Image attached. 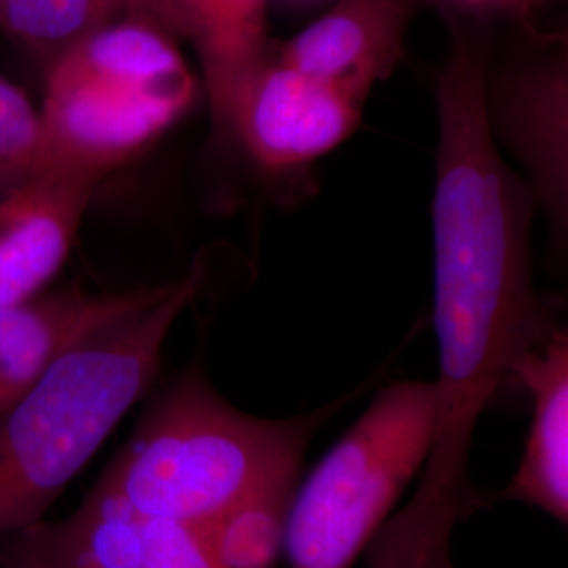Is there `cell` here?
<instances>
[{
    "instance_id": "15",
    "label": "cell",
    "mask_w": 568,
    "mask_h": 568,
    "mask_svg": "<svg viewBox=\"0 0 568 568\" xmlns=\"http://www.w3.org/2000/svg\"><path fill=\"white\" fill-rule=\"evenodd\" d=\"M295 493L272 495L232 511L204 530L215 558L227 568H272L284 546Z\"/></svg>"
},
{
    "instance_id": "9",
    "label": "cell",
    "mask_w": 568,
    "mask_h": 568,
    "mask_svg": "<svg viewBox=\"0 0 568 568\" xmlns=\"http://www.w3.org/2000/svg\"><path fill=\"white\" fill-rule=\"evenodd\" d=\"M429 0H337L272 55L365 102L406 58V32Z\"/></svg>"
},
{
    "instance_id": "11",
    "label": "cell",
    "mask_w": 568,
    "mask_h": 568,
    "mask_svg": "<svg viewBox=\"0 0 568 568\" xmlns=\"http://www.w3.org/2000/svg\"><path fill=\"white\" fill-rule=\"evenodd\" d=\"M148 288L91 293L72 286L0 310V410L65 349L140 304Z\"/></svg>"
},
{
    "instance_id": "1",
    "label": "cell",
    "mask_w": 568,
    "mask_h": 568,
    "mask_svg": "<svg viewBox=\"0 0 568 568\" xmlns=\"http://www.w3.org/2000/svg\"><path fill=\"white\" fill-rule=\"evenodd\" d=\"M448 58L438 77L434 224L436 410L480 419L528 349L556 331L530 283V220L539 203L495 142L487 114L493 51L485 13L443 2Z\"/></svg>"
},
{
    "instance_id": "17",
    "label": "cell",
    "mask_w": 568,
    "mask_h": 568,
    "mask_svg": "<svg viewBox=\"0 0 568 568\" xmlns=\"http://www.w3.org/2000/svg\"><path fill=\"white\" fill-rule=\"evenodd\" d=\"M453 7L467 9V11H478L490 16L493 9H514V7H525L528 0H443Z\"/></svg>"
},
{
    "instance_id": "6",
    "label": "cell",
    "mask_w": 568,
    "mask_h": 568,
    "mask_svg": "<svg viewBox=\"0 0 568 568\" xmlns=\"http://www.w3.org/2000/svg\"><path fill=\"white\" fill-rule=\"evenodd\" d=\"M7 568H227L203 532L129 508L95 483L60 523L18 532Z\"/></svg>"
},
{
    "instance_id": "4",
    "label": "cell",
    "mask_w": 568,
    "mask_h": 568,
    "mask_svg": "<svg viewBox=\"0 0 568 568\" xmlns=\"http://www.w3.org/2000/svg\"><path fill=\"white\" fill-rule=\"evenodd\" d=\"M199 82L178 39L154 21L103 23L47 65L39 171L102 182L192 110Z\"/></svg>"
},
{
    "instance_id": "16",
    "label": "cell",
    "mask_w": 568,
    "mask_h": 568,
    "mask_svg": "<svg viewBox=\"0 0 568 568\" xmlns=\"http://www.w3.org/2000/svg\"><path fill=\"white\" fill-rule=\"evenodd\" d=\"M39 110L18 84L0 74V196L39 171Z\"/></svg>"
},
{
    "instance_id": "2",
    "label": "cell",
    "mask_w": 568,
    "mask_h": 568,
    "mask_svg": "<svg viewBox=\"0 0 568 568\" xmlns=\"http://www.w3.org/2000/svg\"><path fill=\"white\" fill-rule=\"evenodd\" d=\"M196 262L100 326L42 371L0 410V537L44 520L82 467L154 384L183 310L201 293Z\"/></svg>"
},
{
    "instance_id": "12",
    "label": "cell",
    "mask_w": 568,
    "mask_h": 568,
    "mask_svg": "<svg viewBox=\"0 0 568 568\" xmlns=\"http://www.w3.org/2000/svg\"><path fill=\"white\" fill-rule=\"evenodd\" d=\"M509 379L532 396L527 445L501 499L527 504L560 525L568 520V335L554 331L528 349Z\"/></svg>"
},
{
    "instance_id": "18",
    "label": "cell",
    "mask_w": 568,
    "mask_h": 568,
    "mask_svg": "<svg viewBox=\"0 0 568 568\" xmlns=\"http://www.w3.org/2000/svg\"><path fill=\"white\" fill-rule=\"evenodd\" d=\"M0 23H2V7H0Z\"/></svg>"
},
{
    "instance_id": "10",
    "label": "cell",
    "mask_w": 568,
    "mask_h": 568,
    "mask_svg": "<svg viewBox=\"0 0 568 568\" xmlns=\"http://www.w3.org/2000/svg\"><path fill=\"white\" fill-rule=\"evenodd\" d=\"M98 185L41 171L0 196V310L39 295L58 276Z\"/></svg>"
},
{
    "instance_id": "13",
    "label": "cell",
    "mask_w": 568,
    "mask_h": 568,
    "mask_svg": "<svg viewBox=\"0 0 568 568\" xmlns=\"http://www.w3.org/2000/svg\"><path fill=\"white\" fill-rule=\"evenodd\" d=\"M169 7L175 37L194 44L203 65L213 131L227 138L234 103L270 51L265 0H169Z\"/></svg>"
},
{
    "instance_id": "14",
    "label": "cell",
    "mask_w": 568,
    "mask_h": 568,
    "mask_svg": "<svg viewBox=\"0 0 568 568\" xmlns=\"http://www.w3.org/2000/svg\"><path fill=\"white\" fill-rule=\"evenodd\" d=\"M0 28L44 68L84 34L121 18L154 21L175 37L169 0H0Z\"/></svg>"
},
{
    "instance_id": "5",
    "label": "cell",
    "mask_w": 568,
    "mask_h": 568,
    "mask_svg": "<svg viewBox=\"0 0 568 568\" xmlns=\"http://www.w3.org/2000/svg\"><path fill=\"white\" fill-rule=\"evenodd\" d=\"M434 382L384 387L295 493L284 548L291 568H349L426 462Z\"/></svg>"
},
{
    "instance_id": "8",
    "label": "cell",
    "mask_w": 568,
    "mask_h": 568,
    "mask_svg": "<svg viewBox=\"0 0 568 568\" xmlns=\"http://www.w3.org/2000/svg\"><path fill=\"white\" fill-rule=\"evenodd\" d=\"M363 105L267 51L234 103L227 138H239L267 171H293L342 145L361 126Z\"/></svg>"
},
{
    "instance_id": "3",
    "label": "cell",
    "mask_w": 568,
    "mask_h": 568,
    "mask_svg": "<svg viewBox=\"0 0 568 568\" xmlns=\"http://www.w3.org/2000/svg\"><path fill=\"white\" fill-rule=\"evenodd\" d=\"M326 415L244 413L203 366H192L145 408L98 485L140 514L204 532L253 501L297 493L305 450Z\"/></svg>"
},
{
    "instance_id": "7",
    "label": "cell",
    "mask_w": 568,
    "mask_h": 568,
    "mask_svg": "<svg viewBox=\"0 0 568 568\" xmlns=\"http://www.w3.org/2000/svg\"><path fill=\"white\" fill-rule=\"evenodd\" d=\"M567 44L528 30L518 51L487 70L490 129L527 164L530 185L549 213L567 209Z\"/></svg>"
}]
</instances>
